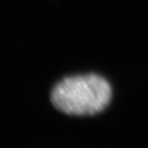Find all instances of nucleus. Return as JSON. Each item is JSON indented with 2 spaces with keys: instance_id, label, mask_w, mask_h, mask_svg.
Returning <instances> with one entry per match:
<instances>
[{
  "instance_id": "obj_1",
  "label": "nucleus",
  "mask_w": 148,
  "mask_h": 148,
  "mask_svg": "<svg viewBox=\"0 0 148 148\" xmlns=\"http://www.w3.org/2000/svg\"><path fill=\"white\" fill-rule=\"evenodd\" d=\"M112 99L109 82L97 74L67 77L51 93L53 105L69 115H95L106 108Z\"/></svg>"
}]
</instances>
